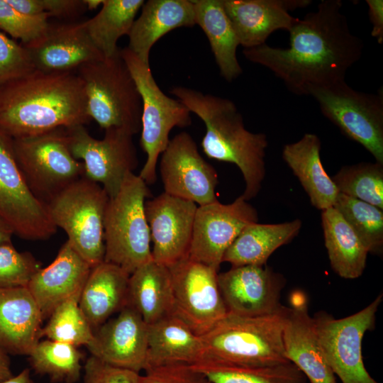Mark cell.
Masks as SVG:
<instances>
[{"label": "cell", "mask_w": 383, "mask_h": 383, "mask_svg": "<svg viewBox=\"0 0 383 383\" xmlns=\"http://www.w3.org/2000/svg\"><path fill=\"white\" fill-rule=\"evenodd\" d=\"M340 0H323L316 11L297 18L289 30V46L263 44L243 50L245 58L269 69L296 95L345 80L361 57L363 41L353 34Z\"/></svg>", "instance_id": "obj_1"}, {"label": "cell", "mask_w": 383, "mask_h": 383, "mask_svg": "<svg viewBox=\"0 0 383 383\" xmlns=\"http://www.w3.org/2000/svg\"><path fill=\"white\" fill-rule=\"evenodd\" d=\"M91 121L84 84L76 72L35 70L0 86V130L12 139Z\"/></svg>", "instance_id": "obj_2"}, {"label": "cell", "mask_w": 383, "mask_h": 383, "mask_svg": "<svg viewBox=\"0 0 383 383\" xmlns=\"http://www.w3.org/2000/svg\"><path fill=\"white\" fill-rule=\"evenodd\" d=\"M171 93L204 123L206 133L201 145L206 155L235 164L245 184L241 196L246 201L255 197L265 176L266 135L248 131L242 115L228 99L184 87H174Z\"/></svg>", "instance_id": "obj_3"}, {"label": "cell", "mask_w": 383, "mask_h": 383, "mask_svg": "<svg viewBox=\"0 0 383 383\" xmlns=\"http://www.w3.org/2000/svg\"><path fill=\"white\" fill-rule=\"evenodd\" d=\"M287 311L283 306L274 313L255 316L228 312L201 336L204 357L255 366L289 362L282 343Z\"/></svg>", "instance_id": "obj_4"}, {"label": "cell", "mask_w": 383, "mask_h": 383, "mask_svg": "<svg viewBox=\"0 0 383 383\" xmlns=\"http://www.w3.org/2000/svg\"><path fill=\"white\" fill-rule=\"evenodd\" d=\"M148 184L133 172L125 177L118 192L109 198L104 217V262L129 274L152 260L150 229L145 213Z\"/></svg>", "instance_id": "obj_5"}, {"label": "cell", "mask_w": 383, "mask_h": 383, "mask_svg": "<svg viewBox=\"0 0 383 383\" xmlns=\"http://www.w3.org/2000/svg\"><path fill=\"white\" fill-rule=\"evenodd\" d=\"M76 73L84 84L89 115L101 128H122L133 135L140 131L141 96L120 53L85 63Z\"/></svg>", "instance_id": "obj_6"}, {"label": "cell", "mask_w": 383, "mask_h": 383, "mask_svg": "<svg viewBox=\"0 0 383 383\" xmlns=\"http://www.w3.org/2000/svg\"><path fill=\"white\" fill-rule=\"evenodd\" d=\"M109 197L84 175L48 203L51 218L67 233V242L91 267L104 261V224Z\"/></svg>", "instance_id": "obj_7"}, {"label": "cell", "mask_w": 383, "mask_h": 383, "mask_svg": "<svg viewBox=\"0 0 383 383\" xmlns=\"http://www.w3.org/2000/svg\"><path fill=\"white\" fill-rule=\"evenodd\" d=\"M119 53L127 65L142 99L141 137L140 144L146 154L145 162L138 174L148 185L157 177V160L170 141L174 127L191 125L190 111L178 99L164 94L157 84L149 64L143 62L128 47Z\"/></svg>", "instance_id": "obj_8"}, {"label": "cell", "mask_w": 383, "mask_h": 383, "mask_svg": "<svg viewBox=\"0 0 383 383\" xmlns=\"http://www.w3.org/2000/svg\"><path fill=\"white\" fill-rule=\"evenodd\" d=\"M12 140L16 161L28 186L47 205L84 175L83 162L71 152L66 128Z\"/></svg>", "instance_id": "obj_9"}, {"label": "cell", "mask_w": 383, "mask_h": 383, "mask_svg": "<svg viewBox=\"0 0 383 383\" xmlns=\"http://www.w3.org/2000/svg\"><path fill=\"white\" fill-rule=\"evenodd\" d=\"M323 115L383 164V91H356L345 81L313 89Z\"/></svg>", "instance_id": "obj_10"}, {"label": "cell", "mask_w": 383, "mask_h": 383, "mask_svg": "<svg viewBox=\"0 0 383 383\" xmlns=\"http://www.w3.org/2000/svg\"><path fill=\"white\" fill-rule=\"evenodd\" d=\"M382 296L379 294L365 308L343 318L325 311L313 317L325 358L342 383H379L365 367L362 342L365 333L374 328Z\"/></svg>", "instance_id": "obj_11"}, {"label": "cell", "mask_w": 383, "mask_h": 383, "mask_svg": "<svg viewBox=\"0 0 383 383\" xmlns=\"http://www.w3.org/2000/svg\"><path fill=\"white\" fill-rule=\"evenodd\" d=\"M72 155L82 160L84 176L99 184L109 198L119 191L128 173L138 160L133 142V134L122 128L105 130L102 139L93 138L84 126L66 128Z\"/></svg>", "instance_id": "obj_12"}, {"label": "cell", "mask_w": 383, "mask_h": 383, "mask_svg": "<svg viewBox=\"0 0 383 383\" xmlns=\"http://www.w3.org/2000/svg\"><path fill=\"white\" fill-rule=\"evenodd\" d=\"M0 218L13 233L45 240L57 229L48 205L31 192L16 161L12 138L0 130Z\"/></svg>", "instance_id": "obj_13"}, {"label": "cell", "mask_w": 383, "mask_h": 383, "mask_svg": "<svg viewBox=\"0 0 383 383\" xmlns=\"http://www.w3.org/2000/svg\"><path fill=\"white\" fill-rule=\"evenodd\" d=\"M167 267L173 289V315L203 335L228 313L218 284V271L189 256Z\"/></svg>", "instance_id": "obj_14"}, {"label": "cell", "mask_w": 383, "mask_h": 383, "mask_svg": "<svg viewBox=\"0 0 383 383\" xmlns=\"http://www.w3.org/2000/svg\"><path fill=\"white\" fill-rule=\"evenodd\" d=\"M257 221L256 209L242 196L228 204L216 201L198 206L189 257L218 271L229 246L248 224Z\"/></svg>", "instance_id": "obj_15"}, {"label": "cell", "mask_w": 383, "mask_h": 383, "mask_svg": "<svg viewBox=\"0 0 383 383\" xmlns=\"http://www.w3.org/2000/svg\"><path fill=\"white\" fill-rule=\"evenodd\" d=\"M160 172L165 193L202 206L218 201L214 167L200 155L193 138L181 132L162 152Z\"/></svg>", "instance_id": "obj_16"}, {"label": "cell", "mask_w": 383, "mask_h": 383, "mask_svg": "<svg viewBox=\"0 0 383 383\" xmlns=\"http://www.w3.org/2000/svg\"><path fill=\"white\" fill-rule=\"evenodd\" d=\"M197 206L165 192L145 201L153 261L168 267L189 256Z\"/></svg>", "instance_id": "obj_17"}, {"label": "cell", "mask_w": 383, "mask_h": 383, "mask_svg": "<svg viewBox=\"0 0 383 383\" xmlns=\"http://www.w3.org/2000/svg\"><path fill=\"white\" fill-rule=\"evenodd\" d=\"M218 284L228 312L255 316L274 313L283 305L284 277L265 265L231 267L218 273Z\"/></svg>", "instance_id": "obj_18"}, {"label": "cell", "mask_w": 383, "mask_h": 383, "mask_svg": "<svg viewBox=\"0 0 383 383\" xmlns=\"http://www.w3.org/2000/svg\"><path fill=\"white\" fill-rule=\"evenodd\" d=\"M91 355L115 367L140 372L147 367L148 325L129 305L94 332Z\"/></svg>", "instance_id": "obj_19"}, {"label": "cell", "mask_w": 383, "mask_h": 383, "mask_svg": "<svg viewBox=\"0 0 383 383\" xmlns=\"http://www.w3.org/2000/svg\"><path fill=\"white\" fill-rule=\"evenodd\" d=\"M35 70L45 73L74 72L105 57L91 40L84 22L50 23L37 39L23 45Z\"/></svg>", "instance_id": "obj_20"}, {"label": "cell", "mask_w": 383, "mask_h": 383, "mask_svg": "<svg viewBox=\"0 0 383 383\" xmlns=\"http://www.w3.org/2000/svg\"><path fill=\"white\" fill-rule=\"evenodd\" d=\"M283 331L282 343L287 359L293 363L310 383H336L319 340L308 299L301 291L290 296Z\"/></svg>", "instance_id": "obj_21"}, {"label": "cell", "mask_w": 383, "mask_h": 383, "mask_svg": "<svg viewBox=\"0 0 383 383\" xmlns=\"http://www.w3.org/2000/svg\"><path fill=\"white\" fill-rule=\"evenodd\" d=\"M223 9L244 49L265 44L274 31L288 32L296 21L289 13L308 6L310 0H222Z\"/></svg>", "instance_id": "obj_22"}, {"label": "cell", "mask_w": 383, "mask_h": 383, "mask_svg": "<svg viewBox=\"0 0 383 383\" xmlns=\"http://www.w3.org/2000/svg\"><path fill=\"white\" fill-rule=\"evenodd\" d=\"M91 268L66 241L52 262L34 274L27 287L43 319L62 302L80 296Z\"/></svg>", "instance_id": "obj_23"}, {"label": "cell", "mask_w": 383, "mask_h": 383, "mask_svg": "<svg viewBox=\"0 0 383 383\" xmlns=\"http://www.w3.org/2000/svg\"><path fill=\"white\" fill-rule=\"evenodd\" d=\"M43 318L27 287L0 289V347L29 355L41 338Z\"/></svg>", "instance_id": "obj_24"}, {"label": "cell", "mask_w": 383, "mask_h": 383, "mask_svg": "<svg viewBox=\"0 0 383 383\" xmlns=\"http://www.w3.org/2000/svg\"><path fill=\"white\" fill-rule=\"evenodd\" d=\"M141 9L128 35V48L146 64L152 47L160 38L175 28L196 24L192 0H149Z\"/></svg>", "instance_id": "obj_25"}, {"label": "cell", "mask_w": 383, "mask_h": 383, "mask_svg": "<svg viewBox=\"0 0 383 383\" xmlns=\"http://www.w3.org/2000/svg\"><path fill=\"white\" fill-rule=\"evenodd\" d=\"M129 277L120 267L104 261L91 268L79 306L93 330L127 305Z\"/></svg>", "instance_id": "obj_26"}, {"label": "cell", "mask_w": 383, "mask_h": 383, "mask_svg": "<svg viewBox=\"0 0 383 383\" xmlns=\"http://www.w3.org/2000/svg\"><path fill=\"white\" fill-rule=\"evenodd\" d=\"M321 145L316 134L306 133L298 141L284 145L282 157L299 179L311 204L323 211L333 207L339 192L323 168Z\"/></svg>", "instance_id": "obj_27"}, {"label": "cell", "mask_w": 383, "mask_h": 383, "mask_svg": "<svg viewBox=\"0 0 383 383\" xmlns=\"http://www.w3.org/2000/svg\"><path fill=\"white\" fill-rule=\"evenodd\" d=\"M204 357L201 336L176 316L170 315L148 325L145 370L174 364L189 365Z\"/></svg>", "instance_id": "obj_28"}, {"label": "cell", "mask_w": 383, "mask_h": 383, "mask_svg": "<svg viewBox=\"0 0 383 383\" xmlns=\"http://www.w3.org/2000/svg\"><path fill=\"white\" fill-rule=\"evenodd\" d=\"M127 305L136 310L148 325L173 315L174 296L168 267L151 260L131 274Z\"/></svg>", "instance_id": "obj_29"}, {"label": "cell", "mask_w": 383, "mask_h": 383, "mask_svg": "<svg viewBox=\"0 0 383 383\" xmlns=\"http://www.w3.org/2000/svg\"><path fill=\"white\" fill-rule=\"evenodd\" d=\"M301 226L300 219L281 223H249L227 249L223 262H228L232 267L265 265L277 249L299 234Z\"/></svg>", "instance_id": "obj_30"}, {"label": "cell", "mask_w": 383, "mask_h": 383, "mask_svg": "<svg viewBox=\"0 0 383 383\" xmlns=\"http://www.w3.org/2000/svg\"><path fill=\"white\" fill-rule=\"evenodd\" d=\"M196 24L206 34L221 75L232 82L243 72L237 58L240 45L222 0H192Z\"/></svg>", "instance_id": "obj_31"}, {"label": "cell", "mask_w": 383, "mask_h": 383, "mask_svg": "<svg viewBox=\"0 0 383 383\" xmlns=\"http://www.w3.org/2000/svg\"><path fill=\"white\" fill-rule=\"evenodd\" d=\"M321 220L325 245L334 272L345 279L360 277L368 254L363 244L334 207L322 211Z\"/></svg>", "instance_id": "obj_32"}, {"label": "cell", "mask_w": 383, "mask_h": 383, "mask_svg": "<svg viewBox=\"0 0 383 383\" xmlns=\"http://www.w3.org/2000/svg\"><path fill=\"white\" fill-rule=\"evenodd\" d=\"M211 383H308L292 362L272 365H246L209 357L189 365Z\"/></svg>", "instance_id": "obj_33"}, {"label": "cell", "mask_w": 383, "mask_h": 383, "mask_svg": "<svg viewBox=\"0 0 383 383\" xmlns=\"http://www.w3.org/2000/svg\"><path fill=\"white\" fill-rule=\"evenodd\" d=\"M143 0H102L101 9L93 18L84 21L95 46L105 58L119 53L118 39L128 35Z\"/></svg>", "instance_id": "obj_34"}, {"label": "cell", "mask_w": 383, "mask_h": 383, "mask_svg": "<svg viewBox=\"0 0 383 383\" xmlns=\"http://www.w3.org/2000/svg\"><path fill=\"white\" fill-rule=\"evenodd\" d=\"M28 356L34 371L52 382L75 383L79 379L83 354L76 346L47 339L39 341Z\"/></svg>", "instance_id": "obj_35"}, {"label": "cell", "mask_w": 383, "mask_h": 383, "mask_svg": "<svg viewBox=\"0 0 383 383\" xmlns=\"http://www.w3.org/2000/svg\"><path fill=\"white\" fill-rule=\"evenodd\" d=\"M333 207L353 230L368 253L383 250V210L339 193Z\"/></svg>", "instance_id": "obj_36"}, {"label": "cell", "mask_w": 383, "mask_h": 383, "mask_svg": "<svg viewBox=\"0 0 383 383\" xmlns=\"http://www.w3.org/2000/svg\"><path fill=\"white\" fill-rule=\"evenodd\" d=\"M79 298H70L54 309L42 328L41 337L76 347L93 344L94 332L79 306Z\"/></svg>", "instance_id": "obj_37"}, {"label": "cell", "mask_w": 383, "mask_h": 383, "mask_svg": "<svg viewBox=\"0 0 383 383\" xmlns=\"http://www.w3.org/2000/svg\"><path fill=\"white\" fill-rule=\"evenodd\" d=\"M331 179L339 193L383 210V164L360 162L344 166Z\"/></svg>", "instance_id": "obj_38"}, {"label": "cell", "mask_w": 383, "mask_h": 383, "mask_svg": "<svg viewBox=\"0 0 383 383\" xmlns=\"http://www.w3.org/2000/svg\"><path fill=\"white\" fill-rule=\"evenodd\" d=\"M40 269L30 253L18 252L11 241L0 244V289L27 287Z\"/></svg>", "instance_id": "obj_39"}, {"label": "cell", "mask_w": 383, "mask_h": 383, "mask_svg": "<svg viewBox=\"0 0 383 383\" xmlns=\"http://www.w3.org/2000/svg\"><path fill=\"white\" fill-rule=\"evenodd\" d=\"M45 15L28 16L15 9L6 0H0V30L12 38L28 43L43 35L50 23Z\"/></svg>", "instance_id": "obj_40"}, {"label": "cell", "mask_w": 383, "mask_h": 383, "mask_svg": "<svg viewBox=\"0 0 383 383\" xmlns=\"http://www.w3.org/2000/svg\"><path fill=\"white\" fill-rule=\"evenodd\" d=\"M33 70L26 48L0 31V86Z\"/></svg>", "instance_id": "obj_41"}, {"label": "cell", "mask_w": 383, "mask_h": 383, "mask_svg": "<svg viewBox=\"0 0 383 383\" xmlns=\"http://www.w3.org/2000/svg\"><path fill=\"white\" fill-rule=\"evenodd\" d=\"M15 9L28 16L73 18L88 9L85 0H6Z\"/></svg>", "instance_id": "obj_42"}, {"label": "cell", "mask_w": 383, "mask_h": 383, "mask_svg": "<svg viewBox=\"0 0 383 383\" xmlns=\"http://www.w3.org/2000/svg\"><path fill=\"white\" fill-rule=\"evenodd\" d=\"M140 372L111 365L91 355L84 365V383H141Z\"/></svg>", "instance_id": "obj_43"}, {"label": "cell", "mask_w": 383, "mask_h": 383, "mask_svg": "<svg viewBox=\"0 0 383 383\" xmlns=\"http://www.w3.org/2000/svg\"><path fill=\"white\" fill-rule=\"evenodd\" d=\"M163 367L174 383H211L202 374L192 370L188 365L174 364Z\"/></svg>", "instance_id": "obj_44"}, {"label": "cell", "mask_w": 383, "mask_h": 383, "mask_svg": "<svg viewBox=\"0 0 383 383\" xmlns=\"http://www.w3.org/2000/svg\"><path fill=\"white\" fill-rule=\"evenodd\" d=\"M368 15L372 25V36L379 44L383 43V1L367 0Z\"/></svg>", "instance_id": "obj_45"}, {"label": "cell", "mask_w": 383, "mask_h": 383, "mask_svg": "<svg viewBox=\"0 0 383 383\" xmlns=\"http://www.w3.org/2000/svg\"><path fill=\"white\" fill-rule=\"evenodd\" d=\"M141 383H174L163 367L148 369L142 375Z\"/></svg>", "instance_id": "obj_46"}, {"label": "cell", "mask_w": 383, "mask_h": 383, "mask_svg": "<svg viewBox=\"0 0 383 383\" xmlns=\"http://www.w3.org/2000/svg\"><path fill=\"white\" fill-rule=\"evenodd\" d=\"M8 353L0 347V382L13 377Z\"/></svg>", "instance_id": "obj_47"}, {"label": "cell", "mask_w": 383, "mask_h": 383, "mask_svg": "<svg viewBox=\"0 0 383 383\" xmlns=\"http://www.w3.org/2000/svg\"><path fill=\"white\" fill-rule=\"evenodd\" d=\"M0 383H35L30 377V370L24 369L16 376Z\"/></svg>", "instance_id": "obj_48"}, {"label": "cell", "mask_w": 383, "mask_h": 383, "mask_svg": "<svg viewBox=\"0 0 383 383\" xmlns=\"http://www.w3.org/2000/svg\"><path fill=\"white\" fill-rule=\"evenodd\" d=\"M13 232L11 227L0 218V244L11 241Z\"/></svg>", "instance_id": "obj_49"}, {"label": "cell", "mask_w": 383, "mask_h": 383, "mask_svg": "<svg viewBox=\"0 0 383 383\" xmlns=\"http://www.w3.org/2000/svg\"><path fill=\"white\" fill-rule=\"evenodd\" d=\"M88 10L96 9L99 5H101L102 0H85Z\"/></svg>", "instance_id": "obj_50"}]
</instances>
